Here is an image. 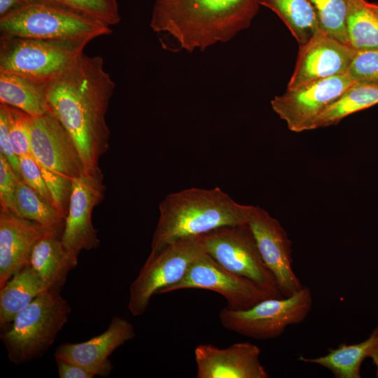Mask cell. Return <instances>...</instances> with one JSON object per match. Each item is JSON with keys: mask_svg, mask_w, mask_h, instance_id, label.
<instances>
[{"mask_svg": "<svg viewBox=\"0 0 378 378\" xmlns=\"http://www.w3.org/2000/svg\"><path fill=\"white\" fill-rule=\"evenodd\" d=\"M312 295L307 286L289 297L270 298L241 310L224 307L219 312L222 326L256 340L280 337L292 325L302 323L312 307Z\"/></svg>", "mask_w": 378, "mask_h": 378, "instance_id": "ba28073f", "label": "cell"}, {"mask_svg": "<svg viewBox=\"0 0 378 378\" xmlns=\"http://www.w3.org/2000/svg\"><path fill=\"white\" fill-rule=\"evenodd\" d=\"M287 26L300 45L307 43L318 30V20L310 0H260Z\"/></svg>", "mask_w": 378, "mask_h": 378, "instance_id": "603a6c76", "label": "cell"}, {"mask_svg": "<svg viewBox=\"0 0 378 378\" xmlns=\"http://www.w3.org/2000/svg\"><path fill=\"white\" fill-rule=\"evenodd\" d=\"M88 43L1 36L0 71L50 83L75 64Z\"/></svg>", "mask_w": 378, "mask_h": 378, "instance_id": "8992f818", "label": "cell"}, {"mask_svg": "<svg viewBox=\"0 0 378 378\" xmlns=\"http://www.w3.org/2000/svg\"><path fill=\"white\" fill-rule=\"evenodd\" d=\"M310 1L316 10L320 29L328 36L348 44L346 21L349 0Z\"/></svg>", "mask_w": 378, "mask_h": 378, "instance_id": "4316f807", "label": "cell"}, {"mask_svg": "<svg viewBox=\"0 0 378 378\" xmlns=\"http://www.w3.org/2000/svg\"><path fill=\"white\" fill-rule=\"evenodd\" d=\"M376 328L378 330V326Z\"/></svg>", "mask_w": 378, "mask_h": 378, "instance_id": "f35d334b", "label": "cell"}, {"mask_svg": "<svg viewBox=\"0 0 378 378\" xmlns=\"http://www.w3.org/2000/svg\"><path fill=\"white\" fill-rule=\"evenodd\" d=\"M115 88L104 59L84 54L49 83V111L71 137L88 172L99 169V159L109 148L106 114Z\"/></svg>", "mask_w": 378, "mask_h": 378, "instance_id": "6da1fadb", "label": "cell"}, {"mask_svg": "<svg viewBox=\"0 0 378 378\" xmlns=\"http://www.w3.org/2000/svg\"><path fill=\"white\" fill-rule=\"evenodd\" d=\"M39 167L52 197L53 204L65 219L71 192L72 178L49 170L41 165H39Z\"/></svg>", "mask_w": 378, "mask_h": 378, "instance_id": "4dcf8cb0", "label": "cell"}, {"mask_svg": "<svg viewBox=\"0 0 378 378\" xmlns=\"http://www.w3.org/2000/svg\"><path fill=\"white\" fill-rule=\"evenodd\" d=\"M378 104V84L355 83L312 122L310 130L339 122L344 118Z\"/></svg>", "mask_w": 378, "mask_h": 378, "instance_id": "cb8c5ba5", "label": "cell"}, {"mask_svg": "<svg viewBox=\"0 0 378 378\" xmlns=\"http://www.w3.org/2000/svg\"><path fill=\"white\" fill-rule=\"evenodd\" d=\"M370 358L372 360L373 363L377 367V377H378V345L371 353Z\"/></svg>", "mask_w": 378, "mask_h": 378, "instance_id": "8d00e7d4", "label": "cell"}, {"mask_svg": "<svg viewBox=\"0 0 378 378\" xmlns=\"http://www.w3.org/2000/svg\"><path fill=\"white\" fill-rule=\"evenodd\" d=\"M202 236L205 251L222 267L253 281L275 298L284 297L248 223L221 227Z\"/></svg>", "mask_w": 378, "mask_h": 378, "instance_id": "9c48e42d", "label": "cell"}, {"mask_svg": "<svg viewBox=\"0 0 378 378\" xmlns=\"http://www.w3.org/2000/svg\"><path fill=\"white\" fill-rule=\"evenodd\" d=\"M19 158L21 178L27 185L53 204L52 197L42 176L39 165L31 153L22 155Z\"/></svg>", "mask_w": 378, "mask_h": 378, "instance_id": "d6a6232c", "label": "cell"}, {"mask_svg": "<svg viewBox=\"0 0 378 378\" xmlns=\"http://www.w3.org/2000/svg\"><path fill=\"white\" fill-rule=\"evenodd\" d=\"M60 378H92L94 374L83 367L70 361L55 358Z\"/></svg>", "mask_w": 378, "mask_h": 378, "instance_id": "e575fe53", "label": "cell"}, {"mask_svg": "<svg viewBox=\"0 0 378 378\" xmlns=\"http://www.w3.org/2000/svg\"><path fill=\"white\" fill-rule=\"evenodd\" d=\"M248 224L283 296L289 297L302 288L293 270L291 241L280 223L265 209L253 206Z\"/></svg>", "mask_w": 378, "mask_h": 378, "instance_id": "4fadbf2b", "label": "cell"}, {"mask_svg": "<svg viewBox=\"0 0 378 378\" xmlns=\"http://www.w3.org/2000/svg\"><path fill=\"white\" fill-rule=\"evenodd\" d=\"M354 84L347 73L314 81L287 89L271 101V106L290 131H308L314 120Z\"/></svg>", "mask_w": 378, "mask_h": 378, "instance_id": "8fae6325", "label": "cell"}, {"mask_svg": "<svg viewBox=\"0 0 378 378\" xmlns=\"http://www.w3.org/2000/svg\"><path fill=\"white\" fill-rule=\"evenodd\" d=\"M29 139L39 165L71 178L86 172L71 137L50 111L32 117Z\"/></svg>", "mask_w": 378, "mask_h": 378, "instance_id": "5bb4252c", "label": "cell"}, {"mask_svg": "<svg viewBox=\"0 0 378 378\" xmlns=\"http://www.w3.org/2000/svg\"><path fill=\"white\" fill-rule=\"evenodd\" d=\"M17 216L61 230L64 219L55 206L20 178L15 192Z\"/></svg>", "mask_w": 378, "mask_h": 378, "instance_id": "484cf974", "label": "cell"}, {"mask_svg": "<svg viewBox=\"0 0 378 378\" xmlns=\"http://www.w3.org/2000/svg\"><path fill=\"white\" fill-rule=\"evenodd\" d=\"M61 236V230L50 232L36 243L31 255L29 265L46 290L59 291L78 263V254L64 246Z\"/></svg>", "mask_w": 378, "mask_h": 378, "instance_id": "d6986e66", "label": "cell"}, {"mask_svg": "<svg viewBox=\"0 0 378 378\" xmlns=\"http://www.w3.org/2000/svg\"><path fill=\"white\" fill-rule=\"evenodd\" d=\"M204 251L202 235L181 238L151 251L130 288L128 308L131 314L136 316L143 314L151 297L179 281Z\"/></svg>", "mask_w": 378, "mask_h": 378, "instance_id": "52a82bcc", "label": "cell"}, {"mask_svg": "<svg viewBox=\"0 0 378 378\" xmlns=\"http://www.w3.org/2000/svg\"><path fill=\"white\" fill-rule=\"evenodd\" d=\"M48 85L47 82L0 71V102L18 108L31 117L41 116L49 111Z\"/></svg>", "mask_w": 378, "mask_h": 378, "instance_id": "ffe728a7", "label": "cell"}, {"mask_svg": "<svg viewBox=\"0 0 378 378\" xmlns=\"http://www.w3.org/2000/svg\"><path fill=\"white\" fill-rule=\"evenodd\" d=\"M31 0H0V18Z\"/></svg>", "mask_w": 378, "mask_h": 378, "instance_id": "d590c367", "label": "cell"}, {"mask_svg": "<svg viewBox=\"0 0 378 378\" xmlns=\"http://www.w3.org/2000/svg\"><path fill=\"white\" fill-rule=\"evenodd\" d=\"M135 336L133 325L125 318L114 316L102 334L80 343H64L55 357L77 364L94 376H108L113 370L109 356Z\"/></svg>", "mask_w": 378, "mask_h": 378, "instance_id": "e0dca14e", "label": "cell"}, {"mask_svg": "<svg viewBox=\"0 0 378 378\" xmlns=\"http://www.w3.org/2000/svg\"><path fill=\"white\" fill-rule=\"evenodd\" d=\"M47 291L35 270L28 265L16 272L0 290V326L12 323L17 314Z\"/></svg>", "mask_w": 378, "mask_h": 378, "instance_id": "7402d4cb", "label": "cell"}, {"mask_svg": "<svg viewBox=\"0 0 378 378\" xmlns=\"http://www.w3.org/2000/svg\"><path fill=\"white\" fill-rule=\"evenodd\" d=\"M52 3L91 18L106 26L120 21L117 0H31Z\"/></svg>", "mask_w": 378, "mask_h": 378, "instance_id": "83f0119b", "label": "cell"}, {"mask_svg": "<svg viewBox=\"0 0 378 378\" xmlns=\"http://www.w3.org/2000/svg\"><path fill=\"white\" fill-rule=\"evenodd\" d=\"M253 208L235 202L218 187L190 188L169 193L159 204L151 251L181 238L248 223Z\"/></svg>", "mask_w": 378, "mask_h": 378, "instance_id": "3957f363", "label": "cell"}, {"mask_svg": "<svg viewBox=\"0 0 378 378\" xmlns=\"http://www.w3.org/2000/svg\"><path fill=\"white\" fill-rule=\"evenodd\" d=\"M370 6L373 8V10L377 13V14L378 15V4H373V3H370Z\"/></svg>", "mask_w": 378, "mask_h": 378, "instance_id": "74e56055", "label": "cell"}, {"mask_svg": "<svg viewBox=\"0 0 378 378\" xmlns=\"http://www.w3.org/2000/svg\"><path fill=\"white\" fill-rule=\"evenodd\" d=\"M111 32L108 26L43 1L29 2L0 18L1 36L89 43Z\"/></svg>", "mask_w": 378, "mask_h": 378, "instance_id": "5b68a950", "label": "cell"}, {"mask_svg": "<svg viewBox=\"0 0 378 378\" xmlns=\"http://www.w3.org/2000/svg\"><path fill=\"white\" fill-rule=\"evenodd\" d=\"M0 153L7 160L17 175L21 178L20 158L14 151L10 137L6 112L3 104H0Z\"/></svg>", "mask_w": 378, "mask_h": 378, "instance_id": "836d02e7", "label": "cell"}, {"mask_svg": "<svg viewBox=\"0 0 378 378\" xmlns=\"http://www.w3.org/2000/svg\"><path fill=\"white\" fill-rule=\"evenodd\" d=\"M347 74L355 83L378 84V50H356Z\"/></svg>", "mask_w": 378, "mask_h": 378, "instance_id": "f546056e", "label": "cell"}, {"mask_svg": "<svg viewBox=\"0 0 378 378\" xmlns=\"http://www.w3.org/2000/svg\"><path fill=\"white\" fill-rule=\"evenodd\" d=\"M55 230L0 210V288L16 272L29 265L36 243Z\"/></svg>", "mask_w": 378, "mask_h": 378, "instance_id": "ac0fdd59", "label": "cell"}, {"mask_svg": "<svg viewBox=\"0 0 378 378\" xmlns=\"http://www.w3.org/2000/svg\"><path fill=\"white\" fill-rule=\"evenodd\" d=\"M260 0H155L150 26L187 51L225 43L249 27Z\"/></svg>", "mask_w": 378, "mask_h": 378, "instance_id": "7a4b0ae2", "label": "cell"}, {"mask_svg": "<svg viewBox=\"0 0 378 378\" xmlns=\"http://www.w3.org/2000/svg\"><path fill=\"white\" fill-rule=\"evenodd\" d=\"M197 378H268L260 361V349L250 342L226 348L200 344L195 349Z\"/></svg>", "mask_w": 378, "mask_h": 378, "instance_id": "2e32d148", "label": "cell"}, {"mask_svg": "<svg viewBox=\"0 0 378 378\" xmlns=\"http://www.w3.org/2000/svg\"><path fill=\"white\" fill-rule=\"evenodd\" d=\"M103 179L100 169L92 172H84L71 179V192L61 239L67 249L77 254L99 245L92 214L104 196Z\"/></svg>", "mask_w": 378, "mask_h": 378, "instance_id": "7c38bea8", "label": "cell"}, {"mask_svg": "<svg viewBox=\"0 0 378 378\" xmlns=\"http://www.w3.org/2000/svg\"><path fill=\"white\" fill-rule=\"evenodd\" d=\"M190 288L219 293L225 299L227 307L233 310L248 309L263 300L275 298L253 281L226 270L206 251L192 262L179 281L160 294Z\"/></svg>", "mask_w": 378, "mask_h": 378, "instance_id": "30bf717a", "label": "cell"}, {"mask_svg": "<svg viewBox=\"0 0 378 378\" xmlns=\"http://www.w3.org/2000/svg\"><path fill=\"white\" fill-rule=\"evenodd\" d=\"M3 104L6 112L10 137L15 153L18 157L30 154L29 136L32 117L18 108Z\"/></svg>", "mask_w": 378, "mask_h": 378, "instance_id": "f1b7e54d", "label": "cell"}, {"mask_svg": "<svg viewBox=\"0 0 378 378\" xmlns=\"http://www.w3.org/2000/svg\"><path fill=\"white\" fill-rule=\"evenodd\" d=\"M378 345V330L372 332L365 340L353 344H343L328 349L322 356L307 358L300 356L298 360L315 364L330 370L336 378H360L363 360L370 357Z\"/></svg>", "mask_w": 378, "mask_h": 378, "instance_id": "44dd1931", "label": "cell"}, {"mask_svg": "<svg viewBox=\"0 0 378 378\" xmlns=\"http://www.w3.org/2000/svg\"><path fill=\"white\" fill-rule=\"evenodd\" d=\"M355 52L349 45L318 30L307 43L300 45L287 89L346 74Z\"/></svg>", "mask_w": 378, "mask_h": 378, "instance_id": "9a60e30c", "label": "cell"}, {"mask_svg": "<svg viewBox=\"0 0 378 378\" xmlns=\"http://www.w3.org/2000/svg\"><path fill=\"white\" fill-rule=\"evenodd\" d=\"M71 307L57 290L40 294L1 335L10 361L19 365L41 356L68 320Z\"/></svg>", "mask_w": 378, "mask_h": 378, "instance_id": "277c9868", "label": "cell"}, {"mask_svg": "<svg viewBox=\"0 0 378 378\" xmlns=\"http://www.w3.org/2000/svg\"><path fill=\"white\" fill-rule=\"evenodd\" d=\"M346 30L355 50H378V15L366 0H349Z\"/></svg>", "mask_w": 378, "mask_h": 378, "instance_id": "d4e9b609", "label": "cell"}, {"mask_svg": "<svg viewBox=\"0 0 378 378\" xmlns=\"http://www.w3.org/2000/svg\"><path fill=\"white\" fill-rule=\"evenodd\" d=\"M20 178L0 153V210L17 215L15 192Z\"/></svg>", "mask_w": 378, "mask_h": 378, "instance_id": "1f68e13d", "label": "cell"}]
</instances>
